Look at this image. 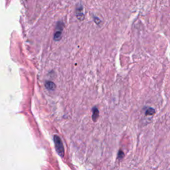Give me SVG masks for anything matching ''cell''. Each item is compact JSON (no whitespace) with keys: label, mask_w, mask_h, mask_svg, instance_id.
Masks as SVG:
<instances>
[{"label":"cell","mask_w":170,"mask_h":170,"mask_svg":"<svg viewBox=\"0 0 170 170\" xmlns=\"http://www.w3.org/2000/svg\"><path fill=\"white\" fill-rule=\"evenodd\" d=\"M54 142H55L56 152L59 153V155L61 157H63L64 154V146L63 142H62L60 137L56 136V135L54 136Z\"/></svg>","instance_id":"cell-1"},{"label":"cell","mask_w":170,"mask_h":170,"mask_svg":"<svg viewBox=\"0 0 170 170\" xmlns=\"http://www.w3.org/2000/svg\"><path fill=\"white\" fill-rule=\"evenodd\" d=\"M64 29V23L62 21H59L57 23L56 26L55 32L54 34V39L55 41H59L61 39L62 33H63V31Z\"/></svg>","instance_id":"cell-2"},{"label":"cell","mask_w":170,"mask_h":170,"mask_svg":"<svg viewBox=\"0 0 170 170\" xmlns=\"http://www.w3.org/2000/svg\"><path fill=\"white\" fill-rule=\"evenodd\" d=\"M76 16L79 20L80 21L84 20L85 14L84 13H83V6L81 4H79L77 6Z\"/></svg>","instance_id":"cell-3"},{"label":"cell","mask_w":170,"mask_h":170,"mask_svg":"<svg viewBox=\"0 0 170 170\" xmlns=\"http://www.w3.org/2000/svg\"><path fill=\"white\" fill-rule=\"evenodd\" d=\"M93 120L94 122H96L97 119L98 118L99 116V111L98 109L96 107H94L93 109Z\"/></svg>","instance_id":"cell-4"},{"label":"cell","mask_w":170,"mask_h":170,"mask_svg":"<svg viewBox=\"0 0 170 170\" xmlns=\"http://www.w3.org/2000/svg\"><path fill=\"white\" fill-rule=\"evenodd\" d=\"M45 87L49 90H54L56 88L55 83L51 81H47L45 82Z\"/></svg>","instance_id":"cell-5"},{"label":"cell","mask_w":170,"mask_h":170,"mask_svg":"<svg viewBox=\"0 0 170 170\" xmlns=\"http://www.w3.org/2000/svg\"><path fill=\"white\" fill-rule=\"evenodd\" d=\"M155 110L152 109V108H148V109L146 110L145 111V115L146 116H152L153 114H155Z\"/></svg>","instance_id":"cell-6"},{"label":"cell","mask_w":170,"mask_h":170,"mask_svg":"<svg viewBox=\"0 0 170 170\" xmlns=\"http://www.w3.org/2000/svg\"><path fill=\"white\" fill-rule=\"evenodd\" d=\"M124 153L123 152V151L119 150V152H118V158L122 159L124 158Z\"/></svg>","instance_id":"cell-7"},{"label":"cell","mask_w":170,"mask_h":170,"mask_svg":"<svg viewBox=\"0 0 170 170\" xmlns=\"http://www.w3.org/2000/svg\"><path fill=\"white\" fill-rule=\"evenodd\" d=\"M94 21H95V23H96V24H98H98H99L101 22V20H100L98 18H97V17H94Z\"/></svg>","instance_id":"cell-8"}]
</instances>
